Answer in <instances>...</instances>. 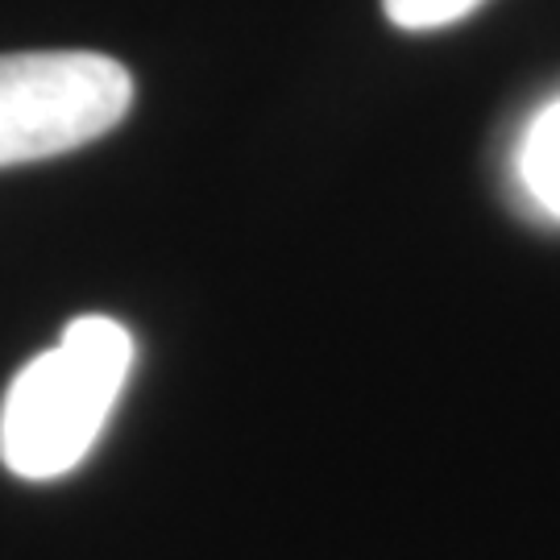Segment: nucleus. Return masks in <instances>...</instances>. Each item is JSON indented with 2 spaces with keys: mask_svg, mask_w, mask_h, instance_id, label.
<instances>
[{
  "mask_svg": "<svg viewBox=\"0 0 560 560\" xmlns=\"http://www.w3.org/2000/svg\"><path fill=\"white\" fill-rule=\"evenodd\" d=\"M520 179L540 212L560 221V101H552L527 125L520 150Z\"/></svg>",
  "mask_w": 560,
  "mask_h": 560,
  "instance_id": "3",
  "label": "nucleus"
},
{
  "mask_svg": "<svg viewBox=\"0 0 560 560\" xmlns=\"http://www.w3.org/2000/svg\"><path fill=\"white\" fill-rule=\"evenodd\" d=\"M133 365L129 328L80 316L9 382L0 402V460L25 481L62 478L80 465L120 399Z\"/></svg>",
  "mask_w": 560,
  "mask_h": 560,
  "instance_id": "1",
  "label": "nucleus"
},
{
  "mask_svg": "<svg viewBox=\"0 0 560 560\" xmlns=\"http://www.w3.org/2000/svg\"><path fill=\"white\" fill-rule=\"evenodd\" d=\"M481 4L486 0H382L386 18L395 21L399 30H411V34L457 25V21H465Z\"/></svg>",
  "mask_w": 560,
  "mask_h": 560,
  "instance_id": "4",
  "label": "nucleus"
},
{
  "mask_svg": "<svg viewBox=\"0 0 560 560\" xmlns=\"http://www.w3.org/2000/svg\"><path fill=\"white\" fill-rule=\"evenodd\" d=\"M133 80L96 50L0 55V166L59 159L117 129Z\"/></svg>",
  "mask_w": 560,
  "mask_h": 560,
  "instance_id": "2",
  "label": "nucleus"
}]
</instances>
